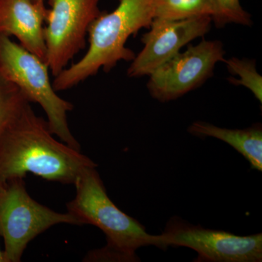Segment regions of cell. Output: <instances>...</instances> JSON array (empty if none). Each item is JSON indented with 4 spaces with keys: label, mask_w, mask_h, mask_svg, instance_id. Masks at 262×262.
Segmentation results:
<instances>
[{
    "label": "cell",
    "mask_w": 262,
    "mask_h": 262,
    "mask_svg": "<svg viewBox=\"0 0 262 262\" xmlns=\"http://www.w3.org/2000/svg\"><path fill=\"white\" fill-rule=\"evenodd\" d=\"M47 121L27 103L0 132V183L24 179L27 173L61 184H75L92 160L53 136Z\"/></svg>",
    "instance_id": "6da1fadb"
},
{
    "label": "cell",
    "mask_w": 262,
    "mask_h": 262,
    "mask_svg": "<svg viewBox=\"0 0 262 262\" xmlns=\"http://www.w3.org/2000/svg\"><path fill=\"white\" fill-rule=\"evenodd\" d=\"M74 185L75 198L67 203L69 213L82 225H92L102 230L106 246L94 250L86 261H139L136 251L155 246L165 250L161 236L148 233L145 227L122 211L110 199L96 167L88 168Z\"/></svg>",
    "instance_id": "7a4b0ae2"
},
{
    "label": "cell",
    "mask_w": 262,
    "mask_h": 262,
    "mask_svg": "<svg viewBox=\"0 0 262 262\" xmlns=\"http://www.w3.org/2000/svg\"><path fill=\"white\" fill-rule=\"evenodd\" d=\"M154 0H118L111 13H102L89 29V48L82 58L55 77L56 91H67L98 73L108 72L118 62L132 61L136 55L126 48L127 39L152 22Z\"/></svg>",
    "instance_id": "3957f363"
},
{
    "label": "cell",
    "mask_w": 262,
    "mask_h": 262,
    "mask_svg": "<svg viewBox=\"0 0 262 262\" xmlns=\"http://www.w3.org/2000/svg\"><path fill=\"white\" fill-rule=\"evenodd\" d=\"M49 71L47 63L39 57L10 37L0 35V73L20 89L29 103H37L43 108L53 135L80 151L67 120V114L73 110V105L57 95Z\"/></svg>",
    "instance_id": "277c9868"
},
{
    "label": "cell",
    "mask_w": 262,
    "mask_h": 262,
    "mask_svg": "<svg viewBox=\"0 0 262 262\" xmlns=\"http://www.w3.org/2000/svg\"><path fill=\"white\" fill-rule=\"evenodd\" d=\"M59 224L82 225L73 215L58 213L34 201L24 179L0 183V235L5 262H18L33 239Z\"/></svg>",
    "instance_id": "5b68a950"
},
{
    "label": "cell",
    "mask_w": 262,
    "mask_h": 262,
    "mask_svg": "<svg viewBox=\"0 0 262 262\" xmlns=\"http://www.w3.org/2000/svg\"><path fill=\"white\" fill-rule=\"evenodd\" d=\"M165 250L191 248L198 253L195 262H261L262 234L239 236L194 225L179 216L168 220L160 234Z\"/></svg>",
    "instance_id": "8992f818"
},
{
    "label": "cell",
    "mask_w": 262,
    "mask_h": 262,
    "mask_svg": "<svg viewBox=\"0 0 262 262\" xmlns=\"http://www.w3.org/2000/svg\"><path fill=\"white\" fill-rule=\"evenodd\" d=\"M44 28L46 63L56 77L85 48L86 36L93 22L102 13L99 0H48Z\"/></svg>",
    "instance_id": "52a82bcc"
},
{
    "label": "cell",
    "mask_w": 262,
    "mask_h": 262,
    "mask_svg": "<svg viewBox=\"0 0 262 262\" xmlns=\"http://www.w3.org/2000/svg\"><path fill=\"white\" fill-rule=\"evenodd\" d=\"M225 51L220 41L203 39L177 53L149 76L147 89L151 97L168 102L200 87L213 75L215 66L225 61Z\"/></svg>",
    "instance_id": "ba28073f"
},
{
    "label": "cell",
    "mask_w": 262,
    "mask_h": 262,
    "mask_svg": "<svg viewBox=\"0 0 262 262\" xmlns=\"http://www.w3.org/2000/svg\"><path fill=\"white\" fill-rule=\"evenodd\" d=\"M211 23V17L207 15L182 20L153 19L149 32L141 38L144 48L133 60L127 75H151L184 46L209 32Z\"/></svg>",
    "instance_id": "9c48e42d"
},
{
    "label": "cell",
    "mask_w": 262,
    "mask_h": 262,
    "mask_svg": "<svg viewBox=\"0 0 262 262\" xmlns=\"http://www.w3.org/2000/svg\"><path fill=\"white\" fill-rule=\"evenodd\" d=\"M45 0H0V35L16 37L20 46L46 63Z\"/></svg>",
    "instance_id": "30bf717a"
},
{
    "label": "cell",
    "mask_w": 262,
    "mask_h": 262,
    "mask_svg": "<svg viewBox=\"0 0 262 262\" xmlns=\"http://www.w3.org/2000/svg\"><path fill=\"white\" fill-rule=\"evenodd\" d=\"M189 134L198 138H215L227 143L243 155L252 169L262 171V127L255 124L246 129H228L203 121L193 122Z\"/></svg>",
    "instance_id": "8fae6325"
},
{
    "label": "cell",
    "mask_w": 262,
    "mask_h": 262,
    "mask_svg": "<svg viewBox=\"0 0 262 262\" xmlns=\"http://www.w3.org/2000/svg\"><path fill=\"white\" fill-rule=\"evenodd\" d=\"M213 15L212 0H154V18L182 20Z\"/></svg>",
    "instance_id": "7c38bea8"
},
{
    "label": "cell",
    "mask_w": 262,
    "mask_h": 262,
    "mask_svg": "<svg viewBox=\"0 0 262 262\" xmlns=\"http://www.w3.org/2000/svg\"><path fill=\"white\" fill-rule=\"evenodd\" d=\"M27 103L20 89L0 73V132L13 121Z\"/></svg>",
    "instance_id": "4fadbf2b"
},
{
    "label": "cell",
    "mask_w": 262,
    "mask_h": 262,
    "mask_svg": "<svg viewBox=\"0 0 262 262\" xmlns=\"http://www.w3.org/2000/svg\"><path fill=\"white\" fill-rule=\"evenodd\" d=\"M224 62L227 64L229 73L239 77L238 79L229 78V82L235 85L244 86L250 90L261 103L262 77L256 70L255 62L252 60L239 59L234 57L225 59Z\"/></svg>",
    "instance_id": "5bb4252c"
},
{
    "label": "cell",
    "mask_w": 262,
    "mask_h": 262,
    "mask_svg": "<svg viewBox=\"0 0 262 262\" xmlns=\"http://www.w3.org/2000/svg\"><path fill=\"white\" fill-rule=\"evenodd\" d=\"M213 15L212 22L217 27H223L228 24L250 26L251 15L243 8L239 0H212Z\"/></svg>",
    "instance_id": "9a60e30c"
},
{
    "label": "cell",
    "mask_w": 262,
    "mask_h": 262,
    "mask_svg": "<svg viewBox=\"0 0 262 262\" xmlns=\"http://www.w3.org/2000/svg\"><path fill=\"white\" fill-rule=\"evenodd\" d=\"M0 262H5L4 253H3V251H2L1 249H0Z\"/></svg>",
    "instance_id": "2e32d148"
}]
</instances>
